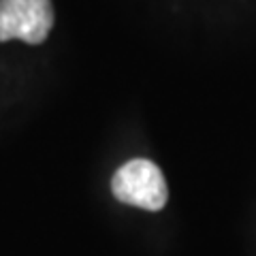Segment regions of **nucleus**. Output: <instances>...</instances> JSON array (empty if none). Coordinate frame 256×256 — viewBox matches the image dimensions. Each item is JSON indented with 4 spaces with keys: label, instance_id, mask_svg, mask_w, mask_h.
I'll use <instances>...</instances> for the list:
<instances>
[{
    "label": "nucleus",
    "instance_id": "f03ea898",
    "mask_svg": "<svg viewBox=\"0 0 256 256\" xmlns=\"http://www.w3.org/2000/svg\"><path fill=\"white\" fill-rule=\"evenodd\" d=\"M54 26L52 0H0V41L43 43Z\"/></svg>",
    "mask_w": 256,
    "mask_h": 256
},
{
    "label": "nucleus",
    "instance_id": "f257e3e1",
    "mask_svg": "<svg viewBox=\"0 0 256 256\" xmlns=\"http://www.w3.org/2000/svg\"><path fill=\"white\" fill-rule=\"evenodd\" d=\"M111 190L118 201L126 205H134L148 212L162 210L169 188L158 166L146 158H137L120 166L111 182Z\"/></svg>",
    "mask_w": 256,
    "mask_h": 256
}]
</instances>
